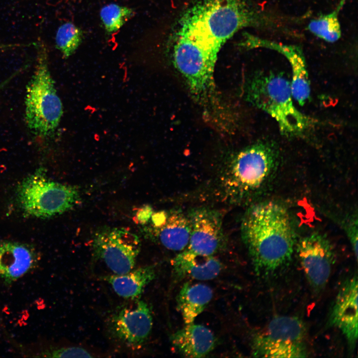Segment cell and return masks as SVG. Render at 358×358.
Listing matches in <instances>:
<instances>
[{
  "mask_svg": "<svg viewBox=\"0 0 358 358\" xmlns=\"http://www.w3.org/2000/svg\"><path fill=\"white\" fill-rule=\"evenodd\" d=\"M241 232L258 275L273 274L290 263L295 235L288 212L281 204L268 201L252 206L243 217Z\"/></svg>",
  "mask_w": 358,
  "mask_h": 358,
  "instance_id": "obj_1",
  "label": "cell"
},
{
  "mask_svg": "<svg viewBox=\"0 0 358 358\" xmlns=\"http://www.w3.org/2000/svg\"><path fill=\"white\" fill-rule=\"evenodd\" d=\"M173 52L175 67L184 79L192 96L199 103L214 100V71L220 48L188 15L181 19Z\"/></svg>",
  "mask_w": 358,
  "mask_h": 358,
  "instance_id": "obj_2",
  "label": "cell"
},
{
  "mask_svg": "<svg viewBox=\"0 0 358 358\" xmlns=\"http://www.w3.org/2000/svg\"><path fill=\"white\" fill-rule=\"evenodd\" d=\"M245 95L248 101L274 119L283 135H299L310 125L309 118L294 105L291 83L282 73L258 74L247 84Z\"/></svg>",
  "mask_w": 358,
  "mask_h": 358,
  "instance_id": "obj_3",
  "label": "cell"
},
{
  "mask_svg": "<svg viewBox=\"0 0 358 358\" xmlns=\"http://www.w3.org/2000/svg\"><path fill=\"white\" fill-rule=\"evenodd\" d=\"M277 157L273 143L259 141L236 153L220 172L219 183L225 197L239 201L261 187Z\"/></svg>",
  "mask_w": 358,
  "mask_h": 358,
  "instance_id": "obj_4",
  "label": "cell"
},
{
  "mask_svg": "<svg viewBox=\"0 0 358 358\" xmlns=\"http://www.w3.org/2000/svg\"><path fill=\"white\" fill-rule=\"evenodd\" d=\"M63 113L62 103L48 67L47 51L40 45L34 72L26 88L25 122L34 137L47 140L54 135Z\"/></svg>",
  "mask_w": 358,
  "mask_h": 358,
  "instance_id": "obj_5",
  "label": "cell"
},
{
  "mask_svg": "<svg viewBox=\"0 0 358 358\" xmlns=\"http://www.w3.org/2000/svg\"><path fill=\"white\" fill-rule=\"evenodd\" d=\"M187 13L220 48L239 30L268 27L272 21L246 0H204Z\"/></svg>",
  "mask_w": 358,
  "mask_h": 358,
  "instance_id": "obj_6",
  "label": "cell"
},
{
  "mask_svg": "<svg viewBox=\"0 0 358 358\" xmlns=\"http://www.w3.org/2000/svg\"><path fill=\"white\" fill-rule=\"evenodd\" d=\"M18 202L24 213L39 218L61 214L80 200L77 188L48 179L41 169L25 178L18 185Z\"/></svg>",
  "mask_w": 358,
  "mask_h": 358,
  "instance_id": "obj_7",
  "label": "cell"
},
{
  "mask_svg": "<svg viewBox=\"0 0 358 358\" xmlns=\"http://www.w3.org/2000/svg\"><path fill=\"white\" fill-rule=\"evenodd\" d=\"M306 341V328L300 319L277 316L254 335L252 354L256 358H304L307 354Z\"/></svg>",
  "mask_w": 358,
  "mask_h": 358,
  "instance_id": "obj_8",
  "label": "cell"
},
{
  "mask_svg": "<svg viewBox=\"0 0 358 358\" xmlns=\"http://www.w3.org/2000/svg\"><path fill=\"white\" fill-rule=\"evenodd\" d=\"M92 246L95 258L102 260L113 274H120L134 268L141 242L126 228L104 227L95 233Z\"/></svg>",
  "mask_w": 358,
  "mask_h": 358,
  "instance_id": "obj_9",
  "label": "cell"
},
{
  "mask_svg": "<svg viewBox=\"0 0 358 358\" xmlns=\"http://www.w3.org/2000/svg\"><path fill=\"white\" fill-rule=\"evenodd\" d=\"M152 310L142 300L132 306H122L107 320L108 331L120 343L131 349H139L149 338L153 328Z\"/></svg>",
  "mask_w": 358,
  "mask_h": 358,
  "instance_id": "obj_10",
  "label": "cell"
},
{
  "mask_svg": "<svg viewBox=\"0 0 358 358\" xmlns=\"http://www.w3.org/2000/svg\"><path fill=\"white\" fill-rule=\"evenodd\" d=\"M299 261L310 285L315 290L326 285L335 262L334 247L326 236L313 233L296 245Z\"/></svg>",
  "mask_w": 358,
  "mask_h": 358,
  "instance_id": "obj_11",
  "label": "cell"
},
{
  "mask_svg": "<svg viewBox=\"0 0 358 358\" xmlns=\"http://www.w3.org/2000/svg\"><path fill=\"white\" fill-rule=\"evenodd\" d=\"M187 215L191 231L186 249L199 254L213 256L225 247L222 217L218 211L198 207L191 209Z\"/></svg>",
  "mask_w": 358,
  "mask_h": 358,
  "instance_id": "obj_12",
  "label": "cell"
},
{
  "mask_svg": "<svg viewBox=\"0 0 358 358\" xmlns=\"http://www.w3.org/2000/svg\"><path fill=\"white\" fill-rule=\"evenodd\" d=\"M241 45L246 48H264L278 52L289 62L292 71L291 89L292 97L302 106L309 99L311 89L305 59L301 48L280 43L246 34Z\"/></svg>",
  "mask_w": 358,
  "mask_h": 358,
  "instance_id": "obj_13",
  "label": "cell"
},
{
  "mask_svg": "<svg viewBox=\"0 0 358 358\" xmlns=\"http://www.w3.org/2000/svg\"><path fill=\"white\" fill-rule=\"evenodd\" d=\"M358 278L345 280L340 287L331 309L328 324L340 330L353 351L358 339Z\"/></svg>",
  "mask_w": 358,
  "mask_h": 358,
  "instance_id": "obj_14",
  "label": "cell"
},
{
  "mask_svg": "<svg viewBox=\"0 0 358 358\" xmlns=\"http://www.w3.org/2000/svg\"><path fill=\"white\" fill-rule=\"evenodd\" d=\"M153 239L167 249H185L188 244L191 226L187 215L179 210L162 211L152 215Z\"/></svg>",
  "mask_w": 358,
  "mask_h": 358,
  "instance_id": "obj_15",
  "label": "cell"
},
{
  "mask_svg": "<svg viewBox=\"0 0 358 358\" xmlns=\"http://www.w3.org/2000/svg\"><path fill=\"white\" fill-rule=\"evenodd\" d=\"M37 262V254L31 246L10 241L0 244V276L7 283L28 272Z\"/></svg>",
  "mask_w": 358,
  "mask_h": 358,
  "instance_id": "obj_16",
  "label": "cell"
},
{
  "mask_svg": "<svg viewBox=\"0 0 358 358\" xmlns=\"http://www.w3.org/2000/svg\"><path fill=\"white\" fill-rule=\"evenodd\" d=\"M174 278H191L206 280L216 277L222 269L221 262L213 256L194 253L186 248L172 261Z\"/></svg>",
  "mask_w": 358,
  "mask_h": 358,
  "instance_id": "obj_17",
  "label": "cell"
},
{
  "mask_svg": "<svg viewBox=\"0 0 358 358\" xmlns=\"http://www.w3.org/2000/svg\"><path fill=\"white\" fill-rule=\"evenodd\" d=\"M171 337L176 350L183 356L203 358L215 348L216 339L212 332L205 326L193 322L185 324Z\"/></svg>",
  "mask_w": 358,
  "mask_h": 358,
  "instance_id": "obj_18",
  "label": "cell"
},
{
  "mask_svg": "<svg viewBox=\"0 0 358 358\" xmlns=\"http://www.w3.org/2000/svg\"><path fill=\"white\" fill-rule=\"evenodd\" d=\"M155 267H140L123 274L104 275L100 279L108 282L119 296L135 299L139 298L145 288L156 276Z\"/></svg>",
  "mask_w": 358,
  "mask_h": 358,
  "instance_id": "obj_19",
  "label": "cell"
},
{
  "mask_svg": "<svg viewBox=\"0 0 358 358\" xmlns=\"http://www.w3.org/2000/svg\"><path fill=\"white\" fill-rule=\"evenodd\" d=\"M213 296L212 289L202 283H185L177 297V308L185 324L194 322Z\"/></svg>",
  "mask_w": 358,
  "mask_h": 358,
  "instance_id": "obj_20",
  "label": "cell"
},
{
  "mask_svg": "<svg viewBox=\"0 0 358 358\" xmlns=\"http://www.w3.org/2000/svg\"><path fill=\"white\" fill-rule=\"evenodd\" d=\"M345 2L346 0H341L332 12L311 20L307 26L308 30L326 42L338 41L342 33L339 15Z\"/></svg>",
  "mask_w": 358,
  "mask_h": 358,
  "instance_id": "obj_21",
  "label": "cell"
},
{
  "mask_svg": "<svg viewBox=\"0 0 358 358\" xmlns=\"http://www.w3.org/2000/svg\"><path fill=\"white\" fill-rule=\"evenodd\" d=\"M84 32L72 22H67L58 28L55 37L56 47L64 58L73 55L81 44Z\"/></svg>",
  "mask_w": 358,
  "mask_h": 358,
  "instance_id": "obj_22",
  "label": "cell"
},
{
  "mask_svg": "<svg viewBox=\"0 0 358 358\" xmlns=\"http://www.w3.org/2000/svg\"><path fill=\"white\" fill-rule=\"evenodd\" d=\"M135 14L133 8L116 3H109L100 10V17L108 34L117 32Z\"/></svg>",
  "mask_w": 358,
  "mask_h": 358,
  "instance_id": "obj_23",
  "label": "cell"
},
{
  "mask_svg": "<svg viewBox=\"0 0 358 358\" xmlns=\"http://www.w3.org/2000/svg\"><path fill=\"white\" fill-rule=\"evenodd\" d=\"M44 356L50 358H91L94 356L87 349L77 346L55 348L43 353Z\"/></svg>",
  "mask_w": 358,
  "mask_h": 358,
  "instance_id": "obj_24",
  "label": "cell"
},
{
  "mask_svg": "<svg viewBox=\"0 0 358 358\" xmlns=\"http://www.w3.org/2000/svg\"><path fill=\"white\" fill-rule=\"evenodd\" d=\"M346 231L350 240L356 260L358 258V220L352 217L347 225Z\"/></svg>",
  "mask_w": 358,
  "mask_h": 358,
  "instance_id": "obj_25",
  "label": "cell"
},
{
  "mask_svg": "<svg viewBox=\"0 0 358 358\" xmlns=\"http://www.w3.org/2000/svg\"><path fill=\"white\" fill-rule=\"evenodd\" d=\"M152 213V209L150 206H144L140 208L136 213V220L140 224H144L149 220Z\"/></svg>",
  "mask_w": 358,
  "mask_h": 358,
  "instance_id": "obj_26",
  "label": "cell"
},
{
  "mask_svg": "<svg viewBox=\"0 0 358 358\" xmlns=\"http://www.w3.org/2000/svg\"><path fill=\"white\" fill-rule=\"evenodd\" d=\"M12 77L11 76L9 78L0 84V91L4 87L7 83L12 79Z\"/></svg>",
  "mask_w": 358,
  "mask_h": 358,
  "instance_id": "obj_27",
  "label": "cell"
},
{
  "mask_svg": "<svg viewBox=\"0 0 358 358\" xmlns=\"http://www.w3.org/2000/svg\"><path fill=\"white\" fill-rule=\"evenodd\" d=\"M13 47V45L10 44V45H3V44H0V49H5V48H11Z\"/></svg>",
  "mask_w": 358,
  "mask_h": 358,
  "instance_id": "obj_28",
  "label": "cell"
}]
</instances>
